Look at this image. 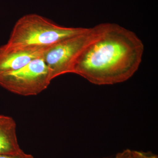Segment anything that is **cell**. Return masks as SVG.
<instances>
[{
    "label": "cell",
    "mask_w": 158,
    "mask_h": 158,
    "mask_svg": "<svg viewBox=\"0 0 158 158\" xmlns=\"http://www.w3.org/2000/svg\"><path fill=\"white\" fill-rule=\"evenodd\" d=\"M93 37L77 59L73 73L94 85L126 81L138 70L143 42L133 31L115 23L95 26Z\"/></svg>",
    "instance_id": "cell-1"
},
{
    "label": "cell",
    "mask_w": 158,
    "mask_h": 158,
    "mask_svg": "<svg viewBox=\"0 0 158 158\" xmlns=\"http://www.w3.org/2000/svg\"><path fill=\"white\" fill-rule=\"evenodd\" d=\"M110 158H136V157L134 152V151L127 149L125 150L122 152L118 153L114 157Z\"/></svg>",
    "instance_id": "cell-8"
},
{
    "label": "cell",
    "mask_w": 158,
    "mask_h": 158,
    "mask_svg": "<svg viewBox=\"0 0 158 158\" xmlns=\"http://www.w3.org/2000/svg\"><path fill=\"white\" fill-rule=\"evenodd\" d=\"M51 82L43 56L17 70L0 75V86L21 96L37 95L46 89Z\"/></svg>",
    "instance_id": "cell-4"
},
{
    "label": "cell",
    "mask_w": 158,
    "mask_h": 158,
    "mask_svg": "<svg viewBox=\"0 0 158 158\" xmlns=\"http://www.w3.org/2000/svg\"><path fill=\"white\" fill-rule=\"evenodd\" d=\"M134 152H135V155L136 158H138V157L136 155L135 153V151H134Z\"/></svg>",
    "instance_id": "cell-10"
},
{
    "label": "cell",
    "mask_w": 158,
    "mask_h": 158,
    "mask_svg": "<svg viewBox=\"0 0 158 158\" xmlns=\"http://www.w3.org/2000/svg\"><path fill=\"white\" fill-rule=\"evenodd\" d=\"M0 158H34L33 156L26 153L23 151L21 152L9 154L0 155Z\"/></svg>",
    "instance_id": "cell-7"
},
{
    "label": "cell",
    "mask_w": 158,
    "mask_h": 158,
    "mask_svg": "<svg viewBox=\"0 0 158 158\" xmlns=\"http://www.w3.org/2000/svg\"><path fill=\"white\" fill-rule=\"evenodd\" d=\"M22 151L18 141L14 119L0 114V155L16 153Z\"/></svg>",
    "instance_id": "cell-6"
},
{
    "label": "cell",
    "mask_w": 158,
    "mask_h": 158,
    "mask_svg": "<svg viewBox=\"0 0 158 158\" xmlns=\"http://www.w3.org/2000/svg\"><path fill=\"white\" fill-rule=\"evenodd\" d=\"M95 26L81 34L60 40L47 49L43 58L48 68L51 81L57 77L73 73L77 59L95 32Z\"/></svg>",
    "instance_id": "cell-3"
},
{
    "label": "cell",
    "mask_w": 158,
    "mask_h": 158,
    "mask_svg": "<svg viewBox=\"0 0 158 158\" xmlns=\"http://www.w3.org/2000/svg\"><path fill=\"white\" fill-rule=\"evenodd\" d=\"M135 152L138 158H158L157 156L150 153L135 151Z\"/></svg>",
    "instance_id": "cell-9"
},
{
    "label": "cell",
    "mask_w": 158,
    "mask_h": 158,
    "mask_svg": "<svg viewBox=\"0 0 158 158\" xmlns=\"http://www.w3.org/2000/svg\"><path fill=\"white\" fill-rule=\"evenodd\" d=\"M45 51L20 49L7 44L0 46V75L19 69L32 60L42 57Z\"/></svg>",
    "instance_id": "cell-5"
},
{
    "label": "cell",
    "mask_w": 158,
    "mask_h": 158,
    "mask_svg": "<svg viewBox=\"0 0 158 158\" xmlns=\"http://www.w3.org/2000/svg\"><path fill=\"white\" fill-rule=\"evenodd\" d=\"M88 29L62 27L40 15H28L15 23L6 44L20 49L45 51L60 40Z\"/></svg>",
    "instance_id": "cell-2"
}]
</instances>
